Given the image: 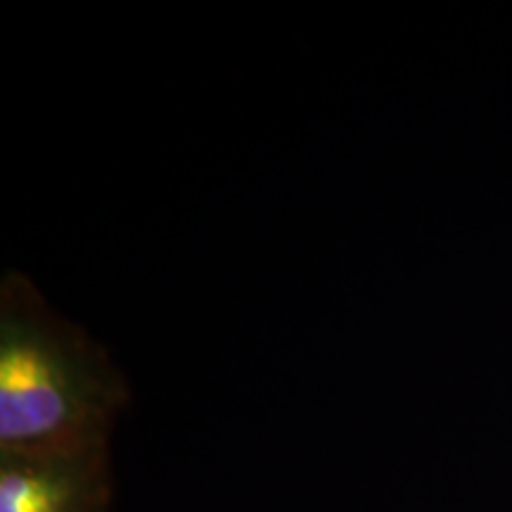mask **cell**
<instances>
[{"mask_svg":"<svg viewBox=\"0 0 512 512\" xmlns=\"http://www.w3.org/2000/svg\"><path fill=\"white\" fill-rule=\"evenodd\" d=\"M128 384L86 330L53 311L24 273L0 283V453L107 446Z\"/></svg>","mask_w":512,"mask_h":512,"instance_id":"obj_1","label":"cell"},{"mask_svg":"<svg viewBox=\"0 0 512 512\" xmlns=\"http://www.w3.org/2000/svg\"><path fill=\"white\" fill-rule=\"evenodd\" d=\"M107 446L0 453V512H110Z\"/></svg>","mask_w":512,"mask_h":512,"instance_id":"obj_2","label":"cell"}]
</instances>
